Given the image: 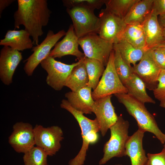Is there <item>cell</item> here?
<instances>
[{
	"label": "cell",
	"instance_id": "31",
	"mask_svg": "<svg viewBox=\"0 0 165 165\" xmlns=\"http://www.w3.org/2000/svg\"><path fill=\"white\" fill-rule=\"evenodd\" d=\"M157 87L153 90L155 98L160 102V107L165 108V70H161Z\"/></svg>",
	"mask_w": 165,
	"mask_h": 165
},
{
	"label": "cell",
	"instance_id": "1",
	"mask_svg": "<svg viewBox=\"0 0 165 165\" xmlns=\"http://www.w3.org/2000/svg\"><path fill=\"white\" fill-rule=\"evenodd\" d=\"M18 9L13 15L15 29L21 25L33 39L34 45L39 43L44 32L43 27L49 22L51 11L46 0H18Z\"/></svg>",
	"mask_w": 165,
	"mask_h": 165
},
{
	"label": "cell",
	"instance_id": "4",
	"mask_svg": "<svg viewBox=\"0 0 165 165\" xmlns=\"http://www.w3.org/2000/svg\"><path fill=\"white\" fill-rule=\"evenodd\" d=\"M129 124L121 115L109 128L110 138L104 145V155L99 162V165L105 164L114 157H121L126 156V145L129 138L128 128Z\"/></svg>",
	"mask_w": 165,
	"mask_h": 165
},
{
	"label": "cell",
	"instance_id": "13",
	"mask_svg": "<svg viewBox=\"0 0 165 165\" xmlns=\"http://www.w3.org/2000/svg\"><path fill=\"white\" fill-rule=\"evenodd\" d=\"M8 142L16 152L24 153L35 145L34 128L28 123H16L13 126Z\"/></svg>",
	"mask_w": 165,
	"mask_h": 165
},
{
	"label": "cell",
	"instance_id": "5",
	"mask_svg": "<svg viewBox=\"0 0 165 165\" xmlns=\"http://www.w3.org/2000/svg\"><path fill=\"white\" fill-rule=\"evenodd\" d=\"M114 51L111 52L108 64L96 89L92 92L94 101L113 94H127V89L119 79L115 68Z\"/></svg>",
	"mask_w": 165,
	"mask_h": 165
},
{
	"label": "cell",
	"instance_id": "26",
	"mask_svg": "<svg viewBox=\"0 0 165 165\" xmlns=\"http://www.w3.org/2000/svg\"><path fill=\"white\" fill-rule=\"evenodd\" d=\"M84 62L89 77L87 86L91 87L94 90L98 85L100 77L104 73L105 66L97 60L86 57L84 58Z\"/></svg>",
	"mask_w": 165,
	"mask_h": 165
},
{
	"label": "cell",
	"instance_id": "10",
	"mask_svg": "<svg viewBox=\"0 0 165 165\" xmlns=\"http://www.w3.org/2000/svg\"><path fill=\"white\" fill-rule=\"evenodd\" d=\"M98 17L100 25L98 35L107 42L114 44L121 40L127 26L124 19L102 9Z\"/></svg>",
	"mask_w": 165,
	"mask_h": 165
},
{
	"label": "cell",
	"instance_id": "19",
	"mask_svg": "<svg viewBox=\"0 0 165 165\" xmlns=\"http://www.w3.org/2000/svg\"><path fill=\"white\" fill-rule=\"evenodd\" d=\"M92 89L86 86L76 92H67L65 96L74 108L83 114H91L94 102L92 96Z\"/></svg>",
	"mask_w": 165,
	"mask_h": 165
},
{
	"label": "cell",
	"instance_id": "18",
	"mask_svg": "<svg viewBox=\"0 0 165 165\" xmlns=\"http://www.w3.org/2000/svg\"><path fill=\"white\" fill-rule=\"evenodd\" d=\"M145 132L138 129L129 136L126 144V155L130 157L131 165H147L148 158L142 145Z\"/></svg>",
	"mask_w": 165,
	"mask_h": 165
},
{
	"label": "cell",
	"instance_id": "30",
	"mask_svg": "<svg viewBox=\"0 0 165 165\" xmlns=\"http://www.w3.org/2000/svg\"><path fill=\"white\" fill-rule=\"evenodd\" d=\"M105 0H63L62 2L67 8L75 7H86L94 9H100L105 4Z\"/></svg>",
	"mask_w": 165,
	"mask_h": 165
},
{
	"label": "cell",
	"instance_id": "28",
	"mask_svg": "<svg viewBox=\"0 0 165 165\" xmlns=\"http://www.w3.org/2000/svg\"><path fill=\"white\" fill-rule=\"evenodd\" d=\"M114 64L116 72L124 85L133 72V67L129 65L122 57L118 49L113 45Z\"/></svg>",
	"mask_w": 165,
	"mask_h": 165
},
{
	"label": "cell",
	"instance_id": "37",
	"mask_svg": "<svg viewBox=\"0 0 165 165\" xmlns=\"http://www.w3.org/2000/svg\"><path fill=\"white\" fill-rule=\"evenodd\" d=\"M160 46L162 47L163 48V49L165 50V42H164V43H163L158 45V46Z\"/></svg>",
	"mask_w": 165,
	"mask_h": 165
},
{
	"label": "cell",
	"instance_id": "7",
	"mask_svg": "<svg viewBox=\"0 0 165 165\" xmlns=\"http://www.w3.org/2000/svg\"><path fill=\"white\" fill-rule=\"evenodd\" d=\"M85 58L76 63L68 64L57 61L53 57L48 56L40 63L42 67L47 73L46 80L47 85L56 90H62L73 68L82 62Z\"/></svg>",
	"mask_w": 165,
	"mask_h": 165
},
{
	"label": "cell",
	"instance_id": "21",
	"mask_svg": "<svg viewBox=\"0 0 165 165\" xmlns=\"http://www.w3.org/2000/svg\"><path fill=\"white\" fill-rule=\"evenodd\" d=\"M124 85L128 94L142 103H155V101L147 93L145 83L136 74L133 73Z\"/></svg>",
	"mask_w": 165,
	"mask_h": 165
},
{
	"label": "cell",
	"instance_id": "27",
	"mask_svg": "<svg viewBox=\"0 0 165 165\" xmlns=\"http://www.w3.org/2000/svg\"><path fill=\"white\" fill-rule=\"evenodd\" d=\"M138 0H105V8L112 14L124 19Z\"/></svg>",
	"mask_w": 165,
	"mask_h": 165
},
{
	"label": "cell",
	"instance_id": "35",
	"mask_svg": "<svg viewBox=\"0 0 165 165\" xmlns=\"http://www.w3.org/2000/svg\"><path fill=\"white\" fill-rule=\"evenodd\" d=\"M14 0H0V17L3 10L7 7L12 4Z\"/></svg>",
	"mask_w": 165,
	"mask_h": 165
},
{
	"label": "cell",
	"instance_id": "36",
	"mask_svg": "<svg viewBox=\"0 0 165 165\" xmlns=\"http://www.w3.org/2000/svg\"><path fill=\"white\" fill-rule=\"evenodd\" d=\"M159 23L163 29L165 28V13L159 16L158 18Z\"/></svg>",
	"mask_w": 165,
	"mask_h": 165
},
{
	"label": "cell",
	"instance_id": "33",
	"mask_svg": "<svg viewBox=\"0 0 165 165\" xmlns=\"http://www.w3.org/2000/svg\"><path fill=\"white\" fill-rule=\"evenodd\" d=\"M154 59L162 70H165V50L162 47L157 46L151 48Z\"/></svg>",
	"mask_w": 165,
	"mask_h": 165
},
{
	"label": "cell",
	"instance_id": "17",
	"mask_svg": "<svg viewBox=\"0 0 165 165\" xmlns=\"http://www.w3.org/2000/svg\"><path fill=\"white\" fill-rule=\"evenodd\" d=\"M141 25L148 48L151 49L165 42L163 28L160 26L158 16L154 10H152Z\"/></svg>",
	"mask_w": 165,
	"mask_h": 165
},
{
	"label": "cell",
	"instance_id": "29",
	"mask_svg": "<svg viewBox=\"0 0 165 165\" xmlns=\"http://www.w3.org/2000/svg\"><path fill=\"white\" fill-rule=\"evenodd\" d=\"M46 153L41 148L34 146L24 153V165H47Z\"/></svg>",
	"mask_w": 165,
	"mask_h": 165
},
{
	"label": "cell",
	"instance_id": "24",
	"mask_svg": "<svg viewBox=\"0 0 165 165\" xmlns=\"http://www.w3.org/2000/svg\"><path fill=\"white\" fill-rule=\"evenodd\" d=\"M113 45L118 49L123 59L130 66L131 64L134 66L135 65L138 61H140L148 49L147 47L136 48L124 40H121Z\"/></svg>",
	"mask_w": 165,
	"mask_h": 165
},
{
	"label": "cell",
	"instance_id": "23",
	"mask_svg": "<svg viewBox=\"0 0 165 165\" xmlns=\"http://www.w3.org/2000/svg\"><path fill=\"white\" fill-rule=\"evenodd\" d=\"M84 61L73 68L64 83V86L70 88L72 92L77 91L87 86L89 82Z\"/></svg>",
	"mask_w": 165,
	"mask_h": 165
},
{
	"label": "cell",
	"instance_id": "12",
	"mask_svg": "<svg viewBox=\"0 0 165 165\" xmlns=\"http://www.w3.org/2000/svg\"><path fill=\"white\" fill-rule=\"evenodd\" d=\"M133 72L145 83L146 88L154 90L157 86L161 69L156 62L152 50L148 48L139 63L133 67Z\"/></svg>",
	"mask_w": 165,
	"mask_h": 165
},
{
	"label": "cell",
	"instance_id": "32",
	"mask_svg": "<svg viewBox=\"0 0 165 165\" xmlns=\"http://www.w3.org/2000/svg\"><path fill=\"white\" fill-rule=\"evenodd\" d=\"M147 165H165V148H163L160 153H148Z\"/></svg>",
	"mask_w": 165,
	"mask_h": 165
},
{
	"label": "cell",
	"instance_id": "6",
	"mask_svg": "<svg viewBox=\"0 0 165 165\" xmlns=\"http://www.w3.org/2000/svg\"><path fill=\"white\" fill-rule=\"evenodd\" d=\"M94 9L77 6L67 8L70 17L75 34L78 38L92 33L98 34L100 20L94 13Z\"/></svg>",
	"mask_w": 165,
	"mask_h": 165
},
{
	"label": "cell",
	"instance_id": "22",
	"mask_svg": "<svg viewBox=\"0 0 165 165\" xmlns=\"http://www.w3.org/2000/svg\"><path fill=\"white\" fill-rule=\"evenodd\" d=\"M153 0H138L124 18L127 24H141L152 10Z\"/></svg>",
	"mask_w": 165,
	"mask_h": 165
},
{
	"label": "cell",
	"instance_id": "38",
	"mask_svg": "<svg viewBox=\"0 0 165 165\" xmlns=\"http://www.w3.org/2000/svg\"><path fill=\"white\" fill-rule=\"evenodd\" d=\"M163 36L165 38V28L163 29Z\"/></svg>",
	"mask_w": 165,
	"mask_h": 165
},
{
	"label": "cell",
	"instance_id": "40",
	"mask_svg": "<svg viewBox=\"0 0 165 165\" xmlns=\"http://www.w3.org/2000/svg\"><path fill=\"white\" fill-rule=\"evenodd\" d=\"M164 148H165V142L164 143Z\"/></svg>",
	"mask_w": 165,
	"mask_h": 165
},
{
	"label": "cell",
	"instance_id": "11",
	"mask_svg": "<svg viewBox=\"0 0 165 165\" xmlns=\"http://www.w3.org/2000/svg\"><path fill=\"white\" fill-rule=\"evenodd\" d=\"M35 145L42 149L48 156L55 155L60 149L63 131L57 126L44 127L36 125L34 128Z\"/></svg>",
	"mask_w": 165,
	"mask_h": 165
},
{
	"label": "cell",
	"instance_id": "2",
	"mask_svg": "<svg viewBox=\"0 0 165 165\" xmlns=\"http://www.w3.org/2000/svg\"><path fill=\"white\" fill-rule=\"evenodd\" d=\"M60 106L73 116L81 131L82 140V147L77 155L69 161L68 165H83L90 144L95 143L98 138L97 133L100 131V127L97 121L96 118L92 120L85 116L83 114L74 108L67 100H62Z\"/></svg>",
	"mask_w": 165,
	"mask_h": 165
},
{
	"label": "cell",
	"instance_id": "20",
	"mask_svg": "<svg viewBox=\"0 0 165 165\" xmlns=\"http://www.w3.org/2000/svg\"><path fill=\"white\" fill-rule=\"evenodd\" d=\"M29 33L25 29L9 30L4 38L0 41V45L9 47L18 51L32 48L34 44Z\"/></svg>",
	"mask_w": 165,
	"mask_h": 165
},
{
	"label": "cell",
	"instance_id": "16",
	"mask_svg": "<svg viewBox=\"0 0 165 165\" xmlns=\"http://www.w3.org/2000/svg\"><path fill=\"white\" fill-rule=\"evenodd\" d=\"M78 40L73 25L71 24L64 38L55 44L49 56L55 58L71 55L76 57L79 60L84 58L86 57L85 54L78 48Z\"/></svg>",
	"mask_w": 165,
	"mask_h": 165
},
{
	"label": "cell",
	"instance_id": "15",
	"mask_svg": "<svg viewBox=\"0 0 165 165\" xmlns=\"http://www.w3.org/2000/svg\"><path fill=\"white\" fill-rule=\"evenodd\" d=\"M23 59L22 53L9 47L4 46L0 53V78L5 85L12 82L15 71Z\"/></svg>",
	"mask_w": 165,
	"mask_h": 165
},
{
	"label": "cell",
	"instance_id": "3",
	"mask_svg": "<svg viewBox=\"0 0 165 165\" xmlns=\"http://www.w3.org/2000/svg\"><path fill=\"white\" fill-rule=\"evenodd\" d=\"M119 101L125 107L128 113L136 120L138 129L154 134L161 143L165 142V134L159 128L154 117L148 111L144 104L127 94H114Z\"/></svg>",
	"mask_w": 165,
	"mask_h": 165
},
{
	"label": "cell",
	"instance_id": "25",
	"mask_svg": "<svg viewBox=\"0 0 165 165\" xmlns=\"http://www.w3.org/2000/svg\"><path fill=\"white\" fill-rule=\"evenodd\" d=\"M121 40L127 41L136 48H143L147 47L141 24H127Z\"/></svg>",
	"mask_w": 165,
	"mask_h": 165
},
{
	"label": "cell",
	"instance_id": "9",
	"mask_svg": "<svg viewBox=\"0 0 165 165\" xmlns=\"http://www.w3.org/2000/svg\"><path fill=\"white\" fill-rule=\"evenodd\" d=\"M66 32L64 30L54 34L53 31L49 30L44 39L39 44L33 47V53L26 60L24 69L28 76H31L37 66L49 55L52 48L58 41L65 36Z\"/></svg>",
	"mask_w": 165,
	"mask_h": 165
},
{
	"label": "cell",
	"instance_id": "14",
	"mask_svg": "<svg viewBox=\"0 0 165 165\" xmlns=\"http://www.w3.org/2000/svg\"><path fill=\"white\" fill-rule=\"evenodd\" d=\"M112 95L94 100L92 111L95 114L100 127V132L104 137L108 130L116 122L118 117L111 101Z\"/></svg>",
	"mask_w": 165,
	"mask_h": 165
},
{
	"label": "cell",
	"instance_id": "39",
	"mask_svg": "<svg viewBox=\"0 0 165 165\" xmlns=\"http://www.w3.org/2000/svg\"><path fill=\"white\" fill-rule=\"evenodd\" d=\"M115 165H123L121 164H115Z\"/></svg>",
	"mask_w": 165,
	"mask_h": 165
},
{
	"label": "cell",
	"instance_id": "34",
	"mask_svg": "<svg viewBox=\"0 0 165 165\" xmlns=\"http://www.w3.org/2000/svg\"><path fill=\"white\" fill-rule=\"evenodd\" d=\"M152 10L156 15L160 16L165 13V0H153Z\"/></svg>",
	"mask_w": 165,
	"mask_h": 165
},
{
	"label": "cell",
	"instance_id": "8",
	"mask_svg": "<svg viewBox=\"0 0 165 165\" xmlns=\"http://www.w3.org/2000/svg\"><path fill=\"white\" fill-rule=\"evenodd\" d=\"M79 45L86 57L97 60L106 66L113 44L105 41L97 34L92 33L79 39Z\"/></svg>",
	"mask_w": 165,
	"mask_h": 165
}]
</instances>
